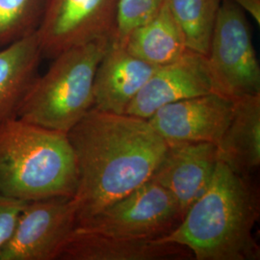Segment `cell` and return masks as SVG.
<instances>
[{
  "instance_id": "12",
  "label": "cell",
  "mask_w": 260,
  "mask_h": 260,
  "mask_svg": "<svg viewBox=\"0 0 260 260\" xmlns=\"http://www.w3.org/2000/svg\"><path fill=\"white\" fill-rule=\"evenodd\" d=\"M187 248L161 242L159 238L116 236L76 226L70 234L58 259H192Z\"/></svg>"
},
{
  "instance_id": "6",
  "label": "cell",
  "mask_w": 260,
  "mask_h": 260,
  "mask_svg": "<svg viewBox=\"0 0 260 260\" xmlns=\"http://www.w3.org/2000/svg\"><path fill=\"white\" fill-rule=\"evenodd\" d=\"M183 217L174 196L149 178L76 226L116 236L160 238L174 231Z\"/></svg>"
},
{
  "instance_id": "21",
  "label": "cell",
  "mask_w": 260,
  "mask_h": 260,
  "mask_svg": "<svg viewBox=\"0 0 260 260\" xmlns=\"http://www.w3.org/2000/svg\"><path fill=\"white\" fill-rule=\"evenodd\" d=\"M249 14L254 21L260 23V0H229Z\"/></svg>"
},
{
  "instance_id": "13",
  "label": "cell",
  "mask_w": 260,
  "mask_h": 260,
  "mask_svg": "<svg viewBox=\"0 0 260 260\" xmlns=\"http://www.w3.org/2000/svg\"><path fill=\"white\" fill-rule=\"evenodd\" d=\"M157 68L131 55L123 46L111 41L94 75L93 108L124 114Z\"/></svg>"
},
{
  "instance_id": "14",
  "label": "cell",
  "mask_w": 260,
  "mask_h": 260,
  "mask_svg": "<svg viewBox=\"0 0 260 260\" xmlns=\"http://www.w3.org/2000/svg\"><path fill=\"white\" fill-rule=\"evenodd\" d=\"M218 158L235 173L251 177L260 166V93L234 99L233 116Z\"/></svg>"
},
{
  "instance_id": "1",
  "label": "cell",
  "mask_w": 260,
  "mask_h": 260,
  "mask_svg": "<svg viewBox=\"0 0 260 260\" xmlns=\"http://www.w3.org/2000/svg\"><path fill=\"white\" fill-rule=\"evenodd\" d=\"M67 134L77 173L76 225L148 181L168 148L148 120L94 108Z\"/></svg>"
},
{
  "instance_id": "9",
  "label": "cell",
  "mask_w": 260,
  "mask_h": 260,
  "mask_svg": "<svg viewBox=\"0 0 260 260\" xmlns=\"http://www.w3.org/2000/svg\"><path fill=\"white\" fill-rule=\"evenodd\" d=\"M234 100L213 92L169 103L148 121L167 142L218 145L233 116Z\"/></svg>"
},
{
  "instance_id": "15",
  "label": "cell",
  "mask_w": 260,
  "mask_h": 260,
  "mask_svg": "<svg viewBox=\"0 0 260 260\" xmlns=\"http://www.w3.org/2000/svg\"><path fill=\"white\" fill-rule=\"evenodd\" d=\"M43 57L37 32L0 48V123L18 118Z\"/></svg>"
},
{
  "instance_id": "2",
  "label": "cell",
  "mask_w": 260,
  "mask_h": 260,
  "mask_svg": "<svg viewBox=\"0 0 260 260\" xmlns=\"http://www.w3.org/2000/svg\"><path fill=\"white\" fill-rule=\"evenodd\" d=\"M259 215L258 189L251 177L219 160L205 193L159 240L185 247L196 260H258L253 230Z\"/></svg>"
},
{
  "instance_id": "18",
  "label": "cell",
  "mask_w": 260,
  "mask_h": 260,
  "mask_svg": "<svg viewBox=\"0 0 260 260\" xmlns=\"http://www.w3.org/2000/svg\"><path fill=\"white\" fill-rule=\"evenodd\" d=\"M48 0H0V48L37 32Z\"/></svg>"
},
{
  "instance_id": "16",
  "label": "cell",
  "mask_w": 260,
  "mask_h": 260,
  "mask_svg": "<svg viewBox=\"0 0 260 260\" xmlns=\"http://www.w3.org/2000/svg\"><path fill=\"white\" fill-rule=\"evenodd\" d=\"M124 47L131 55L154 67L170 64L188 50L166 0L151 19L130 33Z\"/></svg>"
},
{
  "instance_id": "4",
  "label": "cell",
  "mask_w": 260,
  "mask_h": 260,
  "mask_svg": "<svg viewBox=\"0 0 260 260\" xmlns=\"http://www.w3.org/2000/svg\"><path fill=\"white\" fill-rule=\"evenodd\" d=\"M110 42L96 40L53 58L47 73L39 75L30 88L18 118L68 133L93 107L94 75Z\"/></svg>"
},
{
  "instance_id": "8",
  "label": "cell",
  "mask_w": 260,
  "mask_h": 260,
  "mask_svg": "<svg viewBox=\"0 0 260 260\" xmlns=\"http://www.w3.org/2000/svg\"><path fill=\"white\" fill-rule=\"evenodd\" d=\"M74 197L26 203L0 260H56L76 228Z\"/></svg>"
},
{
  "instance_id": "11",
  "label": "cell",
  "mask_w": 260,
  "mask_h": 260,
  "mask_svg": "<svg viewBox=\"0 0 260 260\" xmlns=\"http://www.w3.org/2000/svg\"><path fill=\"white\" fill-rule=\"evenodd\" d=\"M217 145L212 143L168 144L152 177L174 196L185 215L205 193L218 164Z\"/></svg>"
},
{
  "instance_id": "20",
  "label": "cell",
  "mask_w": 260,
  "mask_h": 260,
  "mask_svg": "<svg viewBox=\"0 0 260 260\" xmlns=\"http://www.w3.org/2000/svg\"><path fill=\"white\" fill-rule=\"evenodd\" d=\"M26 203L0 196V252L15 230Z\"/></svg>"
},
{
  "instance_id": "17",
  "label": "cell",
  "mask_w": 260,
  "mask_h": 260,
  "mask_svg": "<svg viewBox=\"0 0 260 260\" xmlns=\"http://www.w3.org/2000/svg\"><path fill=\"white\" fill-rule=\"evenodd\" d=\"M223 0H166L188 49L207 56Z\"/></svg>"
},
{
  "instance_id": "3",
  "label": "cell",
  "mask_w": 260,
  "mask_h": 260,
  "mask_svg": "<svg viewBox=\"0 0 260 260\" xmlns=\"http://www.w3.org/2000/svg\"><path fill=\"white\" fill-rule=\"evenodd\" d=\"M77 186L68 134L19 118L0 123V196L29 203L73 198Z\"/></svg>"
},
{
  "instance_id": "5",
  "label": "cell",
  "mask_w": 260,
  "mask_h": 260,
  "mask_svg": "<svg viewBox=\"0 0 260 260\" xmlns=\"http://www.w3.org/2000/svg\"><path fill=\"white\" fill-rule=\"evenodd\" d=\"M215 90L231 99L260 93V67L246 12L223 0L206 56Z\"/></svg>"
},
{
  "instance_id": "7",
  "label": "cell",
  "mask_w": 260,
  "mask_h": 260,
  "mask_svg": "<svg viewBox=\"0 0 260 260\" xmlns=\"http://www.w3.org/2000/svg\"><path fill=\"white\" fill-rule=\"evenodd\" d=\"M119 0H48L38 28L43 56L53 59L66 50L116 32Z\"/></svg>"
},
{
  "instance_id": "19",
  "label": "cell",
  "mask_w": 260,
  "mask_h": 260,
  "mask_svg": "<svg viewBox=\"0 0 260 260\" xmlns=\"http://www.w3.org/2000/svg\"><path fill=\"white\" fill-rule=\"evenodd\" d=\"M165 0H119L116 32L112 42L124 47L130 33L151 19Z\"/></svg>"
},
{
  "instance_id": "10",
  "label": "cell",
  "mask_w": 260,
  "mask_h": 260,
  "mask_svg": "<svg viewBox=\"0 0 260 260\" xmlns=\"http://www.w3.org/2000/svg\"><path fill=\"white\" fill-rule=\"evenodd\" d=\"M213 92L216 90L206 56L188 49L176 61L158 67L124 114L148 120L166 104Z\"/></svg>"
}]
</instances>
